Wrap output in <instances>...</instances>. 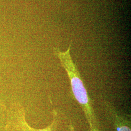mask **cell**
<instances>
[{
    "instance_id": "cell-1",
    "label": "cell",
    "mask_w": 131,
    "mask_h": 131,
    "mask_svg": "<svg viewBox=\"0 0 131 131\" xmlns=\"http://www.w3.org/2000/svg\"><path fill=\"white\" fill-rule=\"evenodd\" d=\"M70 45L64 52H61L58 48H54V53L59 59L61 66L68 76L72 94L84 113L89 131H102L92 100L85 87L79 70L70 55Z\"/></svg>"
},
{
    "instance_id": "cell-2",
    "label": "cell",
    "mask_w": 131,
    "mask_h": 131,
    "mask_svg": "<svg viewBox=\"0 0 131 131\" xmlns=\"http://www.w3.org/2000/svg\"><path fill=\"white\" fill-rule=\"evenodd\" d=\"M104 110L116 131H131V116L119 112L110 102L104 101Z\"/></svg>"
},
{
    "instance_id": "cell-3",
    "label": "cell",
    "mask_w": 131,
    "mask_h": 131,
    "mask_svg": "<svg viewBox=\"0 0 131 131\" xmlns=\"http://www.w3.org/2000/svg\"><path fill=\"white\" fill-rule=\"evenodd\" d=\"M52 114L53 119L49 125L42 129H36L28 125L25 121L24 113L23 110L19 112L18 117L13 121V122H10L7 125V130L8 131H56L59 117L55 110L52 111Z\"/></svg>"
},
{
    "instance_id": "cell-4",
    "label": "cell",
    "mask_w": 131,
    "mask_h": 131,
    "mask_svg": "<svg viewBox=\"0 0 131 131\" xmlns=\"http://www.w3.org/2000/svg\"><path fill=\"white\" fill-rule=\"evenodd\" d=\"M69 131H75V128L71 123H70L69 126Z\"/></svg>"
}]
</instances>
